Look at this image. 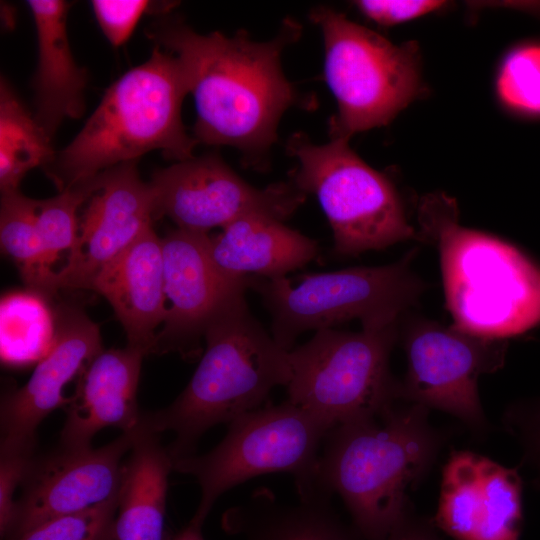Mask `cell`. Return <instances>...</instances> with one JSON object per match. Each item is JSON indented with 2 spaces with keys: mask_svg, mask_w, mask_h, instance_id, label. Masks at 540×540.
I'll list each match as a JSON object with an SVG mask.
<instances>
[{
  "mask_svg": "<svg viewBox=\"0 0 540 540\" xmlns=\"http://www.w3.org/2000/svg\"><path fill=\"white\" fill-rule=\"evenodd\" d=\"M419 233L438 251L446 307L453 325L506 340L540 325V265L497 236L460 224L455 200L422 198Z\"/></svg>",
  "mask_w": 540,
  "mask_h": 540,
  "instance_id": "3",
  "label": "cell"
},
{
  "mask_svg": "<svg viewBox=\"0 0 540 540\" xmlns=\"http://www.w3.org/2000/svg\"><path fill=\"white\" fill-rule=\"evenodd\" d=\"M55 318L52 346L28 381L1 401V452L33 453L40 423L68 402L64 387L103 351L99 326L83 310L61 306Z\"/></svg>",
  "mask_w": 540,
  "mask_h": 540,
  "instance_id": "17",
  "label": "cell"
},
{
  "mask_svg": "<svg viewBox=\"0 0 540 540\" xmlns=\"http://www.w3.org/2000/svg\"><path fill=\"white\" fill-rule=\"evenodd\" d=\"M52 139L34 115L24 107L10 84L0 83V188L19 190L23 177L33 168L48 166L56 152Z\"/></svg>",
  "mask_w": 540,
  "mask_h": 540,
  "instance_id": "24",
  "label": "cell"
},
{
  "mask_svg": "<svg viewBox=\"0 0 540 540\" xmlns=\"http://www.w3.org/2000/svg\"><path fill=\"white\" fill-rule=\"evenodd\" d=\"M174 469L169 448L139 426L122 468L115 520L116 540H167L164 537L168 476Z\"/></svg>",
  "mask_w": 540,
  "mask_h": 540,
  "instance_id": "22",
  "label": "cell"
},
{
  "mask_svg": "<svg viewBox=\"0 0 540 540\" xmlns=\"http://www.w3.org/2000/svg\"><path fill=\"white\" fill-rule=\"evenodd\" d=\"M522 489L517 468L473 451L454 450L443 467L432 520L454 540H520Z\"/></svg>",
  "mask_w": 540,
  "mask_h": 540,
  "instance_id": "15",
  "label": "cell"
},
{
  "mask_svg": "<svg viewBox=\"0 0 540 540\" xmlns=\"http://www.w3.org/2000/svg\"><path fill=\"white\" fill-rule=\"evenodd\" d=\"M286 148L297 162L291 182L316 196L332 229L335 254L356 256L421 240L393 183L365 163L349 140L331 138L317 145L296 133Z\"/></svg>",
  "mask_w": 540,
  "mask_h": 540,
  "instance_id": "8",
  "label": "cell"
},
{
  "mask_svg": "<svg viewBox=\"0 0 540 540\" xmlns=\"http://www.w3.org/2000/svg\"><path fill=\"white\" fill-rule=\"evenodd\" d=\"M55 313L45 297L31 291L11 292L0 302L1 357L9 363L40 360L53 344Z\"/></svg>",
  "mask_w": 540,
  "mask_h": 540,
  "instance_id": "26",
  "label": "cell"
},
{
  "mask_svg": "<svg viewBox=\"0 0 540 540\" xmlns=\"http://www.w3.org/2000/svg\"><path fill=\"white\" fill-rule=\"evenodd\" d=\"M37 200L20 190L1 192V249L17 266L29 290L43 297L56 292L55 274L45 263L36 222Z\"/></svg>",
  "mask_w": 540,
  "mask_h": 540,
  "instance_id": "25",
  "label": "cell"
},
{
  "mask_svg": "<svg viewBox=\"0 0 540 540\" xmlns=\"http://www.w3.org/2000/svg\"><path fill=\"white\" fill-rule=\"evenodd\" d=\"M534 487L538 490H540V468L538 469V475L533 481Z\"/></svg>",
  "mask_w": 540,
  "mask_h": 540,
  "instance_id": "36",
  "label": "cell"
},
{
  "mask_svg": "<svg viewBox=\"0 0 540 540\" xmlns=\"http://www.w3.org/2000/svg\"><path fill=\"white\" fill-rule=\"evenodd\" d=\"M319 253L316 240L283 221L249 215L228 224L209 238V254L221 273L240 278L274 279L302 268Z\"/></svg>",
  "mask_w": 540,
  "mask_h": 540,
  "instance_id": "21",
  "label": "cell"
},
{
  "mask_svg": "<svg viewBox=\"0 0 540 540\" xmlns=\"http://www.w3.org/2000/svg\"><path fill=\"white\" fill-rule=\"evenodd\" d=\"M506 430L519 442L523 460L540 468V397L510 405L503 414Z\"/></svg>",
  "mask_w": 540,
  "mask_h": 540,
  "instance_id": "31",
  "label": "cell"
},
{
  "mask_svg": "<svg viewBox=\"0 0 540 540\" xmlns=\"http://www.w3.org/2000/svg\"><path fill=\"white\" fill-rule=\"evenodd\" d=\"M418 248L399 260L373 267H352L333 272L306 274L295 285L286 277L250 276L272 316L271 334L290 351L299 335L308 330L334 328L358 319L362 327L400 321L423 293L425 284L412 269Z\"/></svg>",
  "mask_w": 540,
  "mask_h": 540,
  "instance_id": "6",
  "label": "cell"
},
{
  "mask_svg": "<svg viewBox=\"0 0 540 540\" xmlns=\"http://www.w3.org/2000/svg\"><path fill=\"white\" fill-rule=\"evenodd\" d=\"M134 431L122 432L110 443L93 448H64L32 459L16 500L11 528L14 537L51 519L77 513L118 494L123 456L130 451Z\"/></svg>",
  "mask_w": 540,
  "mask_h": 540,
  "instance_id": "14",
  "label": "cell"
},
{
  "mask_svg": "<svg viewBox=\"0 0 540 540\" xmlns=\"http://www.w3.org/2000/svg\"><path fill=\"white\" fill-rule=\"evenodd\" d=\"M146 353L127 345L102 351L80 372L75 393L68 399L60 446L85 448L97 432L117 427L135 430L141 419L137 388Z\"/></svg>",
  "mask_w": 540,
  "mask_h": 540,
  "instance_id": "18",
  "label": "cell"
},
{
  "mask_svg": "<svg viewBox=\"0 0 540 540\" xmlns=\"http://www.w3.org/2000/svg\"><path fill=\"white\" fill-rule=\"evenodd\" d=\"M146 34L183 68L195 102L193 137L198 143L231 146L259 162L276 142L283 114L307 102L281 66L283 50L301 34L292 19L264 42L245 31L200 34L175 18L153 23Z\"/></svg>",
  "mask_w": 540,
  "mask_h": 540,
  "instance_id": "1",
  "label": "cell"
},
{
  "mask_svg": "<svg viewBox=\"0 0 540 540\" xmlns=\"http://www.w3.org/2000/svg\"><path fill=\"white\" fill-rule=\"evenodd\" d=\"M310 18L323 35L324 77L338 106L331 138L387 125L423 92L415 42L396 45L324 6Z\"/></svg>",
  "mask_w": 540,
  "mask_h": 540,
  "instance_id": "7",
  "label": "cell"
},
{
  "mask_svg": "<svg viewBox=\"0 0 540 540\" xmlns=\"http://www.w3.org/2000/svg\"><path fill=\"white\" fill-rule=\"evenodd\" d=\"M496 91L505 107L529 119H540V39L513 47L504 57Z\"/></svg>",
  "mask_w": 540,
  "mask_h": 540,
  "instance_id": "28",
  "label": "cell"
},
{
  "mask_svg": "<svg viewBox=\"0 0 540 540\" xmlns=\"http://www.w3.org/2000/svg\"><path fill=\"white\" fill-rule=\"evenodd\" d=\"M402 341L407 371L398 382L399 400L443 411L476 435L486 434L478 380L503 367L507 341L428 320L405 327Z\"/></svg>",
  "mask_w": 540,
  "mask_h": 540,
  "instance_id": "11",
  "label": "cell"
},
{
  "mask_svg": "<svg viewBox=\"0 0 540 540\" xmlns=\"http://www.w3.org/2000/svg\"><path fill=\"white\" fill-rule=\"evenodd\" d=\"M399 338V321L360 331H316L289 351L288 400L333 427L376 416L398 398V382L389 367Z\"/></svg>",
  "mask_w": 540,
  "mask_h": 540,
  "instance_id": "9",
  "label": "cell"
},
{
  "mask_svg": "<svg viewBox=\"0 0 540 540\" xmlns=\"http://www.w3.org/2000/svg\"><path fill=\"white\" fill-rule=\"evenodd\" d=\"M137 161L95 176L94 189L79 216L77 243L55 277V288L89 289L95 276L155 220V197L141 180Z\"/></svg>",
  "mask_w": 540,
  "mask_h": 540,
  "instance_id": "13",
  "label": "cell"
},
{
  "mask_svg": "<svg viewBox=\"0 0 540 540\" xmlns=\"http://www.w3.org/2000/svg\"><path fill=\"white\" fill-rule=\"evenodd\" d=\"M429 411L399 400L327 433L312 484L341 497L359 538L385 540L413 508L409 492L429 473L445 441Z\"/></svg>",
  "mask_w": 540,
  "mask_h": 540,
  "instance_id": "2",
  "label": "cell"
},
{
  "mask_svg": "<svg viewBox=\"0 0 540 540\" xmlns=\"http://www.w3.org/2000/svg\"><path fill=\"white\" fill-rule=\"evenodd\" d=\"M189 93L179 60L154 45L144 63L119 77L75 138L45 167L60 190L152 150L166 159L193 157L198 144L181 117Z\"/></svg>",
  "mask_w": 540,
  "mask_h": 540,
  "instance_id": "5",
  "label": "cell"
},
{
  "mask_svg": "<svg viewBox=\"0 0 540 540\" xmlns=\"http://www.w3.org/2000/svg\"><path fill=\"white\" fill-rule=\"evenodd\" d=\"M444 3L433 0H361L356 1L355 5L372 21L379 25L390 26L435 11Z\"/></svg>",
  "mask_w": 540,
  "mask_h": 540,
  "instance_id": "33",
  "label": "cell"
},
{
  "mask_svg": "<svg viewBox=\"0 0 540 540\" xmlns=\"http://www.w3.org/2000/svg\"><path fill=\"white\" fill-rule=\"evenodd\" d=\"M203 523L192 517L189 524L183 530L167 540H204L201 532Z\"/></svg>",
  "mask_w": 540,
  "mask_h": 540,
  "instance_id": "35",
  "label": "cell"
},
{
  "mask_svg": "<svg viewBox=\"0 0 540 540\" xmlns=\"http://www.w3.org/2000/svg\"><path fill=\"white\" fill-rule=\"evenodd\" d=\"M37 34L38 62L33 79L35 119L52 139L61 123L82 116L88 74L72 54L67 33L71 4L63 0H29Z\"/></svg>",
  "mask_w": 540,
  "mask_h": 540,
  "instance_id": "20",
  "label": "cell"
},
{
  "mask_svg": "<svg viewBox=\"0 0 540 540\" xmlns=\"http://www.w3.org/2000/svg\"><path fill=\"white\" fill-rule=\"evenodd\" d=\"M149 183L155 219L166 216L179 229L201 233L249 215L284 221L306 197L291 181L251 186L215 154L178 161L156 171Z\"/></svg>",
  "mask_w": 540,
  "mask_h": 540,
  "instance_id": "12",
  "label": "cell"
},
{
  "mask_svg": "<svg viewBox=\"0 0 540 540\" xmlns=\"http://www.w3.org/2000/svg\"><path fill=\"white\" fill-rule=\"evenodd\" d=\"M155 3L144 0H93L95 18L107 40L114 47L123 45L131 36L140 18Z\"/></svg>",
  "mask_w": 540,
  "mask_h": 540,
  "instance_id": "30",
  "label": "cell"
},
{
  "mask_svg": "<svg viewBox=\"0 0 540 540\" xmlns=\"http://www.w3.org/2000/svg\"><path fill=\"white\" fill-rule=\"evenodd\" d=\"M332 428L328 421L289 400L234 419L212 450L174 461V470L193 476L201 488L193 517L204 522L222 494L262 474L289 473L297 490L308 486L320 446Z\"/></svg>",
  "mask_w": 540,
  "mask_h": 540,
  "instance_id": "10",
  "label": "cell"
},
{
  "mask_svg": "<svg viewBox=\"0 0 540 540\" xmlns=\"http://www.w3.org/2000/svg\"><path fill=\"white\" fill-rule=\"evenodd\" d=\"M209 238L179 228L161 238L166 316L155 352L195 354L209 321L232 296L249 288L250 276L219 271L209 254Z\"/></svg>",
  "mask_w": 540,
  "mask_h": 540,
  "instance_id": "16",
  "label": "cell"
},
{
  "mask_svg": "<svg viewBox=\"0 0 540 540\" xmlns=\"http://www.w3.org/2000/svg\"><path fill=\"white\" fill-rule=\"evenodd\" d=\"M95 177L60 190L59 194L37 200L36 222L45 263L53 269L59 256L73 251L79 232L78 210L94 189Z\"/></svg>",
  "mask_w": 540,
  "mask_h": 540,
  "instance_id": "27",
  "label": "cell"
},
{
  "mask_svg": "<svg viewBox=\"0 0 540 540\" xmlns=\"http://www.w3.org/2000/svg\"><path fill=\"white\" fill-rule=\"evenodd\" d=\"M298 492L299 502L278 503L268 490L256 491L235 511L238 532L245 540H357L334 511L332 495L311 485Z\"/></svg>",
  "mask_w": 540,
  "mask_h": 540,
  "instance_id": "23",
  "label": "cell"
},
{
  "mask_svg": "<svg viewBox=\"0 0 540 540\" xmlns=\"http://www.w3.org/2000/svg\"><path fill=\"white\" fill-rule=\"evenodd\" d=\"M112 306L128 345L155 351L156 328L164 323L166 296L161 238L153 227L105 266L89 286Z\"/></svg>",
  "mask_w": 540,
  "mask_h": 540,
  "instance_id": "19",
  "label": "cell"
},
{
  "mask_svg": "<svg viewBox=\"0 0 540 540\" xmlns=\"http://www.w3.org/2000/svg\"><path fill=\"white\" fill-rule=\"evenodd\" d=\"M385 540H443L432 519L416 514L413 508L394 527Z\"/></svg>",
  "mask_w": 540,
  "mask_h": 540,
  "instance_id": "34",
  "label": "cell"
},
{
  "mask_svg": "<svg viewBox=\"0 0 540 540\" xmlns=\"http://www.w3.org/2000/svg\"><path fill=\"white\" fill-rule=\"evenodd\" d=\"M30 452H1L0 459V532L5 538L14 520L16 490L22 484L32 459Z\"/></svg>",
  "mask_w": 540,
  "mask_h": 540,
  "instance_id": "32",
  "label": "cell"
},
{
  "mask_svg": "<svg viewBox=\"0 0 540 540\" xmlns=\"http://www.w3.org/2000/svg\"><path fill=\"white\" fill-rule=\"evenodd\" d=\"M245 292L207 324L205 352L180 395L166 408L141 414L143 430L175 434L168 447L174 461L193 455L208 429L260 408L275 387L290 381L289 351L251 314Z\"/></svg>",
  "mask_w": 540,
  "mask_h": 540,
  "instance_id": "4",
  "label": "cell"
},
{
  "mask_svg": "<svg viewBox=\"0 0 540 540\" xmlns=\"http://www.w3.org/2000/svg\"><path fill=\"white\" fill-rule=\"evenodd\" d=\"M117 508L118 494L94 507L51 519L6 540H116Z\"/></svg>",
  "mask_w": 540,
  "mask_h": 540,
  "instance_id": "29",
  "label": "cell"
}]
</instances>
